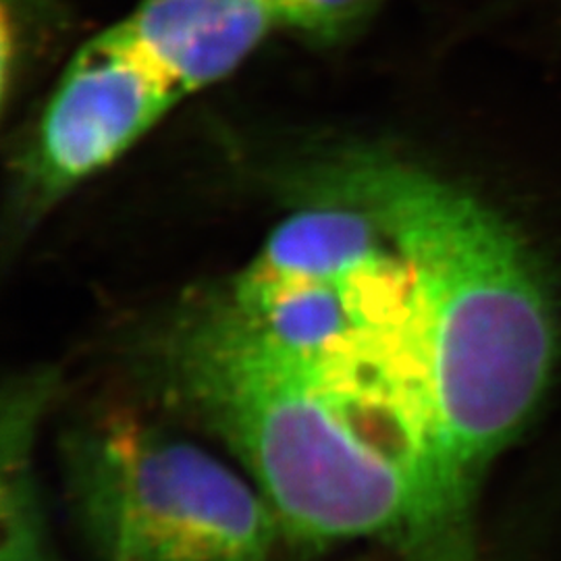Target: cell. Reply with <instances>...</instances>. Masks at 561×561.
I'll list each match as a JSON object with an SVG mask.
<instances>
[{
	"instance_id": "5",
	"label": "cell",
	"mask_w": 561,
	"mask_h": 561,
	"mask_svg": "<svg viewBox=\"0 0 561 561\" xmlns=\"http://www.w3.org/2000/svg\"><path fill=\"white\" fill-rule=\"evenodd\" d=\"M115 25L187 96L231 76L280 21L273 0H141Z\"/></svg>"
},
{
	"instance_id": "6",
	"label": "cell",
	"mask_w": 561,
	"mask_h": 561,
	"mask_svg": "<svg viewBox=\"0 0 561 561\" xmlns=\"http://www.w3.org/2000/svg\"><path fill=\"white\" fill-rule=\"evenodd\" d=\"M381 0H273L280 25L317 41H337Z\"/></svg>"
},
{
	"instance_id": "4",
	"label": "cell",
	"mask_w": 561,
	"mask_h": 561,
	"mask_svg": "<svg viewBox=\"0 0 561 561\" xmlns=\"http://www.w3.org/2000/svg\"><path fill=\"white\" fill-rule=\"evenodd\" d=\"M183 99L113 25L69 62L34 148V187L53 198L117 161Z\"/></svg>"
},
{
	"instance_id": "3",
	"label": "cell",
	"mask_w": 561,
	"mask_h": 561,
	"mask_svg": "<svg viewBox=\"0 0 561 561\" xmlns=\"http://www.w3.org/2000/svg\"><path fill=\"white\" fill-rule=\"evenodd\" d=\"M67 479L83 533L104 561H268L280 535L256 486L134 416L76 433Z\"/></svg>"
},
{
	"instance_id": "1",
	"label": "cell",
	"mask_w": 561,
	"mask_h": 561,
	"mask_svg": "<svg viewBox=\"0 0 561 561\" xmlns=\"http://www.w3.org/2000/svg\"><path fill=\"white\" fill-rule=\"evenodd\" d=\"M181 382L306 542L387 539L412 561H474L428 445L396 414L352 400L264 340L227 304L180 343Z\"/></svg>"
},
{
	"instance_id": "2",
	"label": "cell",
	"mask_w": 561,
	"mask_h": 561,
	"mask_svg": "<svg viewBox=\"0 0 561 561\" xmlns=\"http://www.w3.org/2000/svg\"><path fill=\"white\" fill-rule=\"evenodd\" d=\"M345 190L410 271L443 479L472 516L482 472L549 377L556 321L541 275L507 222L431 173L364 164Z\"/></svg>"
}]
</instances>
